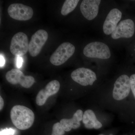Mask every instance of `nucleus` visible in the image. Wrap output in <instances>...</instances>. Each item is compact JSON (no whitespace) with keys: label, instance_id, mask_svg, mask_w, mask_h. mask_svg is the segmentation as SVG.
<instances>
[{"label":"nucleus","instance_id":"nucleus-1","mask_svg":"<svg viewBox=\"0 0 135 135\" xmlns=\"http://www.w3.org/2000/svg\"><path fill=\"white\" fill-rule=\"evenodd\" d=\"M10 118L16 127L20 130H26L32 126L35 114L31 110L26 107L16 105L11 110Z\"/></svg>","mask_w":135,"mask_h":135},{"label":"nucleus","instance_id":"nucleus-2","mask_svg":"<svg viewBox=\"0 0 135 135\" xmlns=\"http://www.w3.org/2000/svg\"><path fill=\"white\" fill-rule=\"evenodd\" d=\"M75 47L69 42H64L60 44L51 56L50 62L55 66L63 64L74 54Z\"/></svg>","mask_w":135,"mask_h":135},{"label":"nucleus","instance_id":"nucleus-3","mask_svg":"<svg viewBox=\"0 0 135 135\" xmlns=\"http://www.w3.org/2000/svg\"><path fill=\"white\" fill-rule=\"evenodd\" d=\"M83 54L87 57L100 59H108L111 56L109 47L100 42H94L87 44L83 50Z\"/></svg>","mask_w":135,"mask_h":135},{"label":"nucleus","instance_id":"nucleus-4","mask_svg":"<svg viewBox=\"0 0 135 135\" xmlns=\"http://www.w3.org/2000/svg\"><path fill=\"white\" fill-rule=\"evenodd\" d=\"M29 47L28 37L23 32H19L15 35L11 39L10 50L14 55L21 56L27 53Z\"/></svg>","mask_w":135,"mask_h":135},{"label":"nucleus","instance_id":"nucleus-5","mask_svg":"<svg viewBox=\"0 0 135 135\" xmlns=\"http://www.w3.org/2000/svg\"><path fill=\"white\" fill-rule=\"evenodd\" d=\"M8 12L11 17L19 21H27L32 18L33 11L31 7L21 3H13L9 6Z\"/></svg>","mask_w":135,"mask_h":135},{"label":"nucleus","instance_id":"nucleus-6","mask_svg":"<svg viewBox=\"0 0 135 135\" xmlns=\"http://www.w3.org/2000/svg\"><path fill=\"white\" fill-rule=\"evenodd\" d=\"M48 34L43 29H40L32 36L29 42V52L30 55L35 57L41 51L48 38Z\"/></svg>","mask_w":135,"mask_h":135},{"label":"nucleus","instance_id":"nucleus-7","mask_svg":"<svg viewBox=\"0 0 135 135\" xmlns=\"http://www.w3.org/2000/svg\"><path fill=\"white\" fill-rule=\"evenodd\" d=\"M5 77L11 84H19L26 88H30L35 82L34 78L32 76H25L21 71L17 69H12L8 71Z\"/></svg>","mask_w":135,"mask_h":135},{"label":"nucleus","instance_id":"nucleus-8","mask_svg":"<svg viewBox=\"0 0 135 135\" xmlns=\"http://www.w3.org/2000/svg\"><path fill=\"white\" fill-rule=\"evenodd\" d=\"M131 89L130 78L125 74L121 75L114 83L113 97L116 100H122L128 95Z\"/></svg>","mask_w":135,"mask_h":135},{"label":"nucleus","instance_id":"nucleus-9","mask_svg":"<svg viewBox=\"0 0 135 135\" xmlns=\"http://www.w3.org/2000/svg\"><path fill=\"white\" fill-rule=\"evenodd\" d=\"M71 77L75 82L83 86L92 85L97 79L95 73L92 70L80 68L74 71Z\"/></svg>","mask_w":135,"mask_h":135},{"label":"nucleus","instance_id":"nucleus-10","mask_svg":"<svg viewBox=\"0 0 135 135\" xmlns=\"http://www.w3.org/2000/svg\"><path fill=\"white\" fill-rule=\"evenodd\" d=\"M135 28L134 23L132 20H124L117 26L111 36L114 40L120 38H131L134 33Z\"/></svg>","mask_w":135,"mask_h":135},{"label":"nucleus","instance_id":"nucleus-11","mask_svg":"<svg viewBox=\"0 0 135 135\" xmlns=\"http://www.w3.org/2000/svg\"><path fill=\"white\" fill-rule=\"evenodd\" d=\"M60 84L58 81L53 80L48 83L44 89L39 91L36 98V103L39 106L45 104L49 97L58 92Z\"/></svg>","mask_w":135,"mask_h":135},{"label":"nucleus","instance_id":"nucleus-12","mask_svg":"<svg viewBox=\"0 0 135 135\" xmlns=\"http://www.w3.org/2000/svg\"><path fill=\"white\" fill-rule=\"evenodd\" d=\"M122 16V13L117 8L111 10L104 22L103 26L104 33L107 35L112 34L116 29Z\"/></svg>","mask_w":135,"mask_h":135},{"label":"nucleus","instance_id":"nucleus-13","mask_svg":"<svg viewBox=\"0 0 135 135\" xmlns=\"http://www.w3.org/2000/svg\"><path fill=\"white\" fill-rule=\"evenodd\" d=\"M100 0H84L80 6L83 16L88 20H91L97 16Z\"/></svg>","mask_w":135,"mask_h":135},{"label":"nucleus","instance_id":"nucleus-14","mask_svg":"<svg viewBox=\"0 0 135 135\" xmlns=\"http://www.w3.org/2000/svg\"><path fill=\"white\" fill-rule=\"evenodd\" d=\"M83 112L81 110H78L74 114L71 119H63L60 123L65 131L68 132L72 129H77L80 126V122L82 120Z\"/></svg>","mask_w":135,"mask_h":135},{"label":"nucleus","instance_id":"nucleus-15","mask_svg":"<svg viewBox=\"0 0 135 135\" xmlns=\"http://www.w3.org/2000/svg\"><path fill=\"white\" fill-rule=\"evenodd\" d=\"M82 121L87 129H99L102 127V123L98 120L95 113L91 110H88L84 112Z\"/></svg>","mask_w":135,"mask_h":135},{"label":"nucleus","instance_id":"nucleus-16","mask_svg":"<svg viewBox=\"0 0 135 135\" xmlns=\"http://www.w3.org/2000/svg\"><path fill=\"white\" fill-rule=\"evenodd\" d=\"M79 0H66L61 9V13L64 16H66L74 10L77 7Z\"/></svg>","mask_w":135,"mask_h":135},{"label":"nucleus","instance_id":"nucleus-17","mask_svg":"<svg viewBox=\"0 0 135 135\" xmlns=\"http://www.w3.org/2000/svg\"><path fill=\"white\" fill-rule=\"evenodd\" d=\"M64 134L65 131L60 122H57L54 124L52 128L51 135H64Z\"/></svg>","mask_w":135,"mask_h":135},{"label":"nucleus","instance_id":"nucleus-18","mask_svg":"<svg viewBox=\"0 0 135 135\" xmlns=\"http://www.w3.org/2000/svg\"><path fill=\"white\" fill-rule=\"evenodd\" d=\"M15 130L12 128H6L0 132V135H13L15 134Z\"/></svg>","mask_w":135,"mask_h":135},{"label":"nucleus","instance_id":"nucleus-19","mask_svg":"<svg viewBox=\"0 0 135 135\" xmlns=\"http://www.w3.org/2000/svg\"><path fill=\"white\" fill-rule=\"evenodd\" d=\"M131 88L135 98V74H133L130 77Z\"/></svg>","mask_w":135,"mask_h":135},{"label":"nucleus","instance_id":"nucleus-20","mask_svg":"<svg viewBox=\"0 0 135 135\" xmlns=\"http://www.w3.org/2000/svg\"><path fill=\"white\" fill-rule=\"evenodd\" d=\"M16 65L18 68L22 67L23 63V59L21 56H17Z\"/></svg>","mask_w":135,"mask_h":135},{"label":"nucleus","instance_id":"nucleus-21","mask_svg":"<svg viewBox=\"0 0 135 135\" xmlns=\"http://www.w3.org/2000/svg\"><path fill=\"white\" fill-rule=\"evenodd\" d=\"M0 57H1V64H0V65H1V67H2L3 66H4V65L5 64V59H4V57H3V56L1 54V56H0Z\"/></svg>","mask_w":135,"mask_h":135},{"label":"nucleus","instance_id":"nucleus-22","mask_svg":"<svg viewBox=\"0 0 135 135\" xmlns=\"http://www.w3.org/2000/svg\"><path fill=\"white\" fill-rule=\"evenodd\" d=\"M4 106V101L1 97H0V110H1Z\"/></svg>","mask_w":135,"mask_h":135},{"label":"nucleus","instance_id":"nucleus-23","mask_svg":"<svg viewBox=\"0 0 135 135\" xmlns=\"http://www.w3.org/2000/svg\"><path fill=\"white\" fill-rule=\"evenodd\" d=\"M110 135H113L112 134H110Z\"/></svg>","mask_w":135,"mask_h":135},{"label":"nucleus","instance_id":"nucleus-24","mask_svg":"<svg viewBox=\"0 0 135 135\" xmlns=\"http://www.w3.org/2000/svg\"></svg>","mask_w":135,"mask_h":135}]
</instances>
